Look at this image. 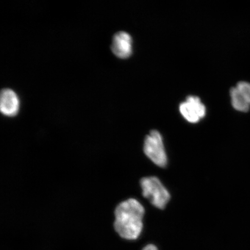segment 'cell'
Returning <instances> with one entry per match:
<instances>
[{
	"label": "cell",
	"instance_id": "1",
	"mask_svg": "<svg viewBox=\"0 0 250 250\" xmlns=\"http://www.w3.org/2000/svg\"><path fill=\"white\" fill-rule=\"evenodd\" d=\"M145 208L137 199L129 198L119 203L114 211V229L122 239L135 240L143 229Z\"/></svg>",
	"mask_w": 250,
	"mask_h": 250
},
{
	"label": "cell",
	"instance_id": "2",
	"mask_svg": "<svg viewBox=\"0 0 250 250\" xmlns=\"http://www.w3.org/2000/svg\"><path fill=\"white\" fill-rule=\"evenodd\" d=\"M143 196L155 208L164 209L170 201V195L161 181L156 177L143 178L140 180Z\"/></svg>",
	"mask_w": 250,
	"mask_h": 250
},
{
	"label": "cell",
	"instance_id": "3",
	"mask_svg": "<svg viewBox=\"0 0 250 250\" xmlns=\"http://www.w3.org/2000/svg\"><path fill=\"white\" fill-rule=\"evenodd\" d=\"M144 151L153 163L161 167H164L167 163L163 139L157 130H152L146 136L144 145Z\"/></svg>",
	"mask_w": 250,
	"mask_h": 250
},
{
	"label": "cell",
	"instance_id": "4",
	"mask_svg": "<svg viewBox=\"0 0 250 250\" xmlns=\"http://www.w3.org/2000/svg\"><path fill=\"white\" fill-rule=\"evenodd\" d=\"M180 111L183 117L190 123H198L205 117L206 113L205 105L198 97L189 96L186 101L181 103Z\"/></svg>",
	"mask_w": 250,
	"mask_h": 250
},
{
	"label": "cell",
	"instance_id": "5",
	"mask_svg": "<svg viewBox=\"0 0 250 250\" xmlns=\"http://www.w3.org/2000/svg\"><path fill=\"white\" fill-rule=\"evenodd\" d=\"M132 37L125 31H120L115 34L112 39L111 50L119 58L126 59L133 52Z\"/></svg>",
	"mask_w": 250,
	"mask_h": 250
},
{
	"label": "cell",
	"instance_id": "6",
	"mask_svg": "<svg viewBox=\"0 0 250 250\" xmlns=\"http://www.w3.org/2000/svg\"><path fill=\"white\" fill-rule=\"evenodd\" d=\"M20 101L17 94L11 89H4L0 98V109L4 116L14 117L18 114Z\"/></svg>",
	"mask_w": 250,
	"mask_h": 250
},
{
	"label": "cell",
	"instance_id": "7",
	"mask_svg": "<svg viewBox=\"0 0 250 250\" xmlns=\"http://www.w3.org/2000/svg\"><path fill=\"white\" fill-rule=\"evenodd\" d=\"M230 95L231 98V102L233 107L236 110L246 112L250 109V105L243 98L242 94L240 93L238 89L235 87H232L230 90Z\"/></svg>",
	"mask_w": 250,
	"mask_h": 250
},
{
	"label": "cell",
	"instance_id": "8",
	"mask_svg": "<svg viewBox=\"0 0 250 250\" xmlns=\"http://www.w3.org/2000/svg\"><path fill=\"white\" fill-rule=\"evenodd\" d=\"M236 87L250 105V83L241 81L237 83Z\"/></svg>",
	"mask_w": 250,
	"mask_h": 250
},
{
	"label": "cell",
	"instance_id": "9",
	"mask_svg": "<svg viewBox=\"0 0 250 250\" xmlns=\"http://www.w3.org/2000/svg\"><path fill=\"white\" fill-rule=\"evenodd\" d=\"M142 250H159L157 247L152 244H149L143 249Z\"/></svg>",
	"mask_w": 250,
	"mask_h": 250
}]
</instances>
